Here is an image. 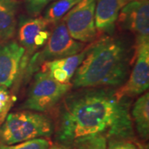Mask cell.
<instances>
[{
  "mask_svg": "<svg viewBox=\"0 0 149 149\" xmlns=\"http://www.w3.org/2000/svg\"><path fill=\"white\" fill-rule=\"evenodd\" d=\"M25 50L17 40L9 39L0 43V86L6 89L15 84L24 72Z\"/></svg>",
  "mask_w": 149,
  "mask_h": 149,
  "instance_id": "30bf717a",
  "label": "cell"
},
{
  "mask_svg": "<svg viewBox=\"0 0 149 149\" xmlns=\"http://www.w3.org/2000/svg\"><path fill=\"white\" fill-rule=\"evenodd\" d=\"M131 118L135 123L139 137L143 140H148L149 136V94L148 91L138 98L133 104Z\"/></svg>",
  "mask_w": 149,
  "mask_h": 149,
  "instance_id": "5bb4252c",
  "label": "cell"
},
{
  "mask_svg": "<svg viewBox=\"0 0 149 149\" xmlns=\"http://www.w3.org/2000/svg\"><path fill=\"white\" fill-rule=\"evenodd\" d=\"M48 149H70L67 148H65L62 146H55V147H50Z\"/></svg>",
  "mask_w": 149,
  "mask_h": 149,
  "instance_id": "44dd1931",
  "label": "cell"
},
{
  "mask_svg": "<svg viewBox=\"0 0 149 149\" xmlns=\"http://www.w3.org/2000/svg\"><path fill=\"white\" fill-rule=\"evenodd\" d=\"M130 103L114 88H81L67 93L57 108V142L69 148L93 136L134 141Z\"/></svg>",
  "mask_w": 149,
  "mask_h": 149,
  "instance_id": "6da1fadb",
  "label": "cell"
},
{
  "mask_svg": "<svg viewBox=\"0 0 149 149\" xmlns=\"http://www.w3.org/2000/svg\"><path fill=\"white\" fill-rule=\"evenodd\" d=\"M54 130L52 120L44 113L27 109L10 113L0 127V143L13 145L30 139L49 138Z\"/></svg>",
  "mask_w": 149,
  "mask_h": 149,
  "instance_id": "3957f363",
  "label": "cell"
},
{
  "mask_svg": "<svg viewBox=\"0 0 149 149\" xmlns=\"http://www.w3.org/2000/svg\"><path fill=\"white\" fill-rule=\"evenodd\" d=\"M70 149H107V139L103 136H93L74 142Z\"/></svg>",
  "mask_w": 149,
  "mask_h": 149,
  "instance_id": "2e32d148",
  "label": "cell"
},
{
  "mask_svg": "<svg viewBox=\"0 0 149 149\" xmlns=\"http://www.w3.org/2000/svg\"><path fill=\"white\" fill-rule=\"evenodd\" d=\"M107 149H140V148L134 143V141L110 139L107 140Z\"/></svg>",
  "mask_w": 149,
  "mask_h": 149,
  "instance_id": "d6986e66",
  "label": "cell"
},
{
  "mask_svg": "<svg viewBox=\"0 0 149 149\" xmlns=\"http://www.w3.org/2000/svg\"><path fill=\"white\" fill-rule=\"evenodd\" d=\"M130 0H95V22L97 33L112 35L120 11Z\"/></svg>",
  "mask_w": 149,
  "mask_h": 149,
  "instance_id": "8fae6325",
  "label": "cell"
},
{
  "mask_svg": "<svg viewBox=\"0 0 149 149\" xmlns=\"http://www.w3.org/2000/svg\"><path fill=\"white\" fill-rule=\"evenodd\" d=\"M51 147V142L44 138L30 139L13 145L0 143V149H48Z\"/></svg>",
  "mask_w": 149,
  "mask_h": 149,
  "instance_id": "e0dca14e",
  "label": "cell"
},
{
  "mask_svg": "<svg viewBox=\"0 0 149 149\" xmlns=\"http://www.w3.org/2000/svg\"><path fill=\"white\" fill-rule=\"evenodd\" d=\"M71 88L70 83H59L47 71H38L34 74L33 81L21 109L39 113L49 111L61 101Z\"/></svg>",
  "mask_w": 149,
  "mask_h": 149,
  "instance_id": "277c9868",
  "label": "cell"
},
{
  "mask_svg": "<svg viewBox=\"0 0 149 149\" xmlns=\"http://www.w3.org/2000/svg\"><path fill=\"white\" fill-rule=\"evenodd\" d=\"M49 23L42 17H22L17 24V41L25 50L24 71L32 55L46 44L50 37Z\"/></svg>",
  "mask_w": 149,
  "mask_h": 149,
  "instance_id": "ba28073f",
  "label": "cell"
},
{
  "mask_svg": "<svg viewBox=\"0 0 149 149\" xmlns=\"http://www.w3.org/2000/svg\"><path fill=\"white\" fill-rule=\"evenodd\" d=\"M133 67L125 83L117 92L120 96L134 97L148 91L149 86V42L135 50Z\"/></svg>",
  "mask_w": 149,
  "mask_h": 149,
  "instance_id": "9c48e42d",
  "label": "cell"
},
{
  "mask_svg": "<svg viewBox=\"0 0 149 149\" xmlns=\"http://www.w3.org/2000/svg\"><path fill=\"white\" fill-rule=\"evenodd\" d=\"M42 47L41 52L33 55L28 61L25 69L26 78L30 77L34 70H37L39 65L80 53L85 49V43L78 42L71 37L61 19L55 24L50 37Z\"/></svg>",
  "mask_w": 149,
  "mask_h": 149,
  "instance_id": "5b68a950",
  "label": "cell"
},
{
  "mask_svg": "<svg viewBox=\"0 0 149 149\" xmlns=\"http://www.w3.org/2000/svg\"><path fill=\"white\" fill-rule=\"evenodd\" d=\"M4 119H5V118L3 117V113L0 112V123H2L4 121Z\"/></svg>",
  "mask_w": 149,
  "mask_h": 149,
  "instance_id": "7402d4cb",
  "label": "cell"
},
{
  "mask_svg": "<svg viewBox=\"0 0 149 149\" xmlns=\"http://www.w3.org/2000/svg\"><path fill=\"white\" fill-rule=\"evenodd\" d=\"M56 0H24L27 13L32 17H37L49 4Z\"/></svg>",
  "mask_w": 149,
  "mask_h": 149,
  "instance_id": "ac0fdd59",
  "label": "cell"
},
{
  "mask_svg": "<svg viewBox=\"0 0 149 149\" xmlns=\"http://www.w3.org/2000/svg\"><path fill=\"white\" fill-rule=\"evenodd\" d=\"M80 0H56L47 7L43 18L49 24H56Z\"/></svg>",
  "mask_w": 149,
  "mask_h": 149,
  "instance_id": "9a60e30c",
  "label": "cell"
},
{
  "mask_svg": "<svg viewBox=\"0 0 149 149\" xmlns=\"http://www.w3.org/2000/svg\"><path fill=\"white\" fill-rule=\"evenodd\" d=\"M133 58L124 40L111 35L100 37L85 48V57L71 79L72 87H119L128 79Z\"/></svg>",
  "mask_w": 149,
  "mask_h": 149,
  "instance_id": "7a4b0ae2",
  "label": "cell"
},
{
  "mask_svg": "<svg viewBox=\"0 0 149 149\" xmlns=\"http://www.w3.org/2000/svg\"><path fill=\"white\" fill-rule=\"evenodd\" d=\"M95 0H80L62 18L71 37L82 43L92 42L97 36Z\"/></svg>",
  "mask_w": 149,
  "mask_h": 149,
  "instance_id": "8992f818",
  "label": "cell"
},
{
  "mask_svg": "<svg viewBox=\"0 0 149 149\" xmlns=\"http://www.w3.org/2000/svg\"><path fill=\"white\" fill-rule=\"evenodd\" d=\"M85 55V48L80 53L64 58L47 61L43 64L42 70L48 72L54 80L61 84L70 83L76 70L81 64Z\"/></svg>",
  "mask_w": 149,
  "mask_h": 149,
  "instance_id": "7c38bea8",
  "label": "cell"
},
{
  "mask_svg": "<svg viewBox=\"0 0 149 149\" xmlns=\"http://www.w3.org/2000/svg\"><path fill=\"white\" fill-rule=\"evenodd\" d=\"M117 22L135 37V48L149 42V1L130 0L123 8Z\"/></svg>",
  "mask_w": 149,
  "mask_h": 149,
  "instance_id": "52a82bcc",
  "label": "cell"
},
{
  "mask_svg": "<svg viewBox=\"0 0 149 149\" xmlns=\"http://www.w3.org/2000/svg\"><path fill=\"white\" fill-rule=\"evenodd\" d=\"M18 2L17 0H0V42L12 39L17 24Z\"/></svg>",
  "mask_w": 149,
  "mask_h": 149,
  "instance_id": "4fadbf2b",
  "label": "cell"
},
{
  "mask_svg": "<svg viewBox=\"0 0 149 149\" xmlns=\"http://www.w3.org/2000/svg\"><path fill=\"white\" fill-rule=\"evenodd\" d=\"M11 105L12 100L9 92L6 88L0 86V112L3 113L4 118L7 116Z\"/></svg>",
  "mask_w": 149,
  "mask_h": 149,
  "instance_id": "ffe728a7",
  "label": "cell"
}]
</instances>
